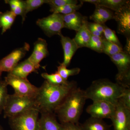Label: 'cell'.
Returning <instances> with one entry per match:
<instances>
[{"mask_svg": "<svg viewBox=\"0 0 130 130\" xmlns=\"http://www.w3.org/2000/svg\"><path fill=\"white\" fill-rule=\"evenodd\" d=\"M125 88L108 79H101L93 81L84 91L87 99L93 102H107L116 105Z\"/></svg>", "mask_w": 130, "mask_h": 130, "instance_id": "cell-3", "label": "cell"}, {"mask_svg": "<svg viewBox=\"0 0 130 130\" xmlns=\"http://www.w3.org/2000/svg\"><path fill=\"white\" fill-rule=\"evenodd\" d=\"M16 16L11 11H7L5 12H0V28L2 29V35L11 29Z\"/></svg>", "mask_w": 130, "mask_h": 130, "instance_id": "cell-21", "label": "cell"}, {"mask_svg": "<svg viewBox=\"0 0 130 130\" xmlns=\"http://www.w3.org/2000/svg\"><path fill=\"white\" fill-rule=\"evenodd\" d=\"M110 58L118 69L116 83L124 88H130V54L123 50Z\"/></svg>", "mask_w": 130, "mask_h": 130, "instance_id": "cell-6", "label": "cell"}, {"mask_svg": "<svg viewBox=\"0 0 130 130\" xmlns=\"http://www.w3.org/2000/svg\"><path fill=\"white\" fill-rule=\"evenodd\" d=\"M114 130H130V109L117 103L113 116L111 119Z\"/></svg>", "mask_w": 130, "mask_h": 130, "instance_id": "cell-11", "label": "cell"}, {"mask_svg": "<svg viewBox=\"0 0 130 130\" xmlns=\"http://www.w3.org/2000/svg\"><path fill=\"white\" fill-rule=\"evenodd\" d=\"M103 53L109 57L123 51L122 47L108 41L103 37Z\"/></svg>", "mask_w": 130, "mask_h": 130, "instance_id": "cell-25", "label": "cell"}, {"mask_svg": "<svg viewBox=\"0 0 130 130\" xmlns=\"http://www.w3.org/2000/svg\"><path fill=\"white\" fill-rule=\"evenodd\" d=\"M80 2L83 3L84 2L89 3L96 6H98L100 0H82L80 1Z\"/></svg>", "mask_w": 130, "mask_h": 130, "instance_id": "cell-36", "label": "cell"}, {"mask_svg": "<svg viewBox=\"0 0 130 130\" xmlns=\"http://www.w3.org/2000/svg\"><path fill=\"white\" fill-rule=\"evenodd\" d=\"M87 19L78 12L63 15L64 28L77 31Z\"/></svg>", "mask_w": 130, "mask_h": 130, "instance_id": "cell-16", "label": "cell"}, {"mask_svg": "<svg viewBox=\"0 0 130 130\" xmlns=\"http://www.w3.org/2000/svg\"><path fill=\"white\" fill-rule=\"evenodd\" d=\"M7 85L4 80H0V114L3 111L9 94Z\"/></svg>", "mask_w": 130, "mask_h": 130, "instance_id": "cell-28", "label": "cell"}, {"mask_svg": "<svg viewBox=\"0 0 130 130\" xmlns=\"http://www.w3.org/2000/svg\"><path fill=\"white\" fill-rule=\"evenodd\" d=\"M40 112L38 109L28 110L9 118L12 130H38Z\"/></svg>", "mask_w": 130, "mask_h": 130, "instance_id": "cell-5", "label": "cell"}, {"mask_svg": "<svg viewBox=\"0 0 130 130\" xmlns=\"http://www.w3.org/2000/svg\"><path fill=\"white\" fill-rule=\"evenodd\" d=\"M87 20L85 21L81 28L77 31L75 37L73 39L78 48L87 47L91 38V34L87 27Z\"/></svg>", "mask_w": 130, "mask_h": 130, "instance_id": "cell-19", "label": "cell"}, {"mask_svg": "<svg viewBox=\"0 0 130 130\" xmlns=\"http://www.w3.org/2000/svg\"><path fill=\"white\" fill-rule=\"evenodd\" d=\"M126 39H127L126 43V44L125 50H124V51L130 54V38H126Z\"/></svg>", "mask_w": 130, "mask_h": 130, "instance_id": "cell-37", "label": "cell"}, {"mask_svg": "<svg viewBox=\"0 0 130 130\" xmlns=\"http://www.w3.org/2000/svg\"><path fill=\"white\" fill-rule=\"evenodd\" d=\"M48 54L46 41L42 38H39L34 43L33 52L28 59L37 70L41 66L40 62Z\"/></svg>", "mask_w": 130, "mask_h": 130, "instance_id": "cell-13", "label": "cell"}, {"mask_svg": "<svg viewBox=\"0 0 130 130\" xmlns=\"http://www.w3.org/2000/svg\"><path fill=\"white\" fill-rule=\"evenodd\" d=\"M83 5V3L80 2V4L74 5L69 4L58 8H50V11L53 13H60L63 15L71 14L80 9Z\"/></svg>", "mask_w": 130, "mask_h": 130, "instance_id": "cell-24", "label": "cell"}, {"mask_svg": "<svg viewBox=\"0 0 130 130\" xmlns=\"http://www.w3.org/2000/svg\"><path fill=\"white\" fill-rule=\"evenodd\" d=\"M24 1L26 14L29 12L40 7L43 4L47 3V0H26Z\"/></svg>", "mask_w": 130, "mask_h": 130, "instance_id": "cell-32", "label": "cell"}, {"mask_svg": "<svg viewBox=\"0 0 130 130\" xmlns=\"http://www.w3.org/2000/svg\"><path fill=\"white\" fill-rule=\"evenodd\" d=\"M77 3L78 1L76 0H47V2L50 8L61 7L69 4L77 5Z\"/></svg>", "mask_w": 130, "mask_h": 130, "instance_id": "cell-34", "label": "cell"}, {"mask_svg": "<svg viewBox=\"0 0 130 130\" xmlns=\"http://www.w3.org/2000/svg\"><path fill=\"white\" fill-rule=\"evenodd\" d=\"M80 68H74L72 69H68L67 67L63 63H59V65L57 67V72L66 81H68V78L71 76L78 74L80 72Z\"/></svg>", "mask_w": 130, "mask_h": 130, "instance_id": "cell-26", "label": "cell"}, {"mask_svg": "<svg viewBox=\"0 0 130 130\" xmlns=\"http://www.w3.org/2000/svg\"><path fill=\"white\" fill-rule=\"evenodd\" d=\"M113 19L117 23L118 32L125 36L126 38H130V4L115 12Z\"/></svg>", "mask_w": 130, "mask_h": 130, "instance_id": "cell-12", "label": "cell"}, {"mask_svg": "<svg viewBox=\"0 0 130 130\" xmlns=\"http://www.w3.org/2000/svg\"><path fill=\"white\" fill-rule=\"evenodd\" d=\"M103 36L91 35V38L87 47L96 51L99 53H103Z\"/></svg>", "mask_w": 130, "mask_h": 130, "instance_id": "cell-29", "label": "cell"}, {"mask_svg": "<svg viewBox=\"0 0 130 130\" xmlns=\"http://www.w3.org/2000/svg\"><path fill=\"white\" fill-rule=\"evenodd\" d=\"M33 109H38L35 99L14 94H9L3 110L4 118H10Z\"/></svg>", "mask_w": 130, "mask_h": 130, "instance_id": "cell-4", "label": "cell"}, {"mask_svg": "<svg viewBox=\"0 0 130 130\" xmlns=\"http://www.w3.org/2000/svg\"><path fill=\"white\" fill-rule=\"evenodd\" d=\"M129 4H130V1L127 0H100L98 6L116 12Z\"/></svg>", "mask_w": 130, "mask_h": 130, "instance_id": "cell-23", "label": "cell"}, {"mask_svg": "<svg viewBox=\"0 0 130 130\" xmlns=\"http://www.w3.org/2000/svg\"><path fill=\"white\" fill-rule=\"evenodd\" d=\"M59 36L60 37L61 42L64 51V61L62 63L67 67L78 48L73 39L64 36L61 33Z\"/></svg>", "mask_w": 130, "mask_h": 130, "instance_id": "cell-14", "label": "cell"}, {"mask_svg": "<svg viewBox=\"0 0 130 130\" xmlns=\"http://www.w3.org/2000/svg\"><path fill=\"white\" fill-rule=\"evenodd\" d=\"M42 77L49 83L54 85H62L67 84L69 81L63 79L57 72L52 74L43 73L41 74Z\"/></svg>", "mask_w": 130, "mask_h": 130, "instance_id": "cell-27", "label": "cell"}, {"mask_svg": "<svg viewBox=\"0 0 130 130\" xmlns=\"http://www.w3.org/2000/svg\"><path fill=\"white\" fill-rule=\"evenodd\" d=\"M30 48L29 44L25 43L21 47L17 48L0 60V76L3 72L9 73L25 56Z\"/></svg>", "mask_w": 130, "mask_h": 130, "instance_id": "cell-9", "label": "cell"}, {"mask_svg": "<svg viewBox=\"0 0 130 130\" xmlns=\"http://www.w3.org/2000/svg\"><path fill=\"white\" fill-rule=\"evenodd\" d=\"M118 102L126 108L130 109V88H126L119 98Z\"/></svg>", "mask_w": 130, "mask_h": 130, "instance_id": "cell-33", "label": "cell"}, {"mask_svg": "<svg viewBox=\"0 0 130 130\" xmlns=\"http://www.w3.org/2000/svg\"><path fill=\"white\" fill-rule=\"evenodd\" d=\"M38 121V130H63L54 113H41Z\"/></svg>", "mask_w": 130, "mask_h": 130, "instance_id": "cell-15", "label": "cell"}, {"mask_svg": "<svg viewBox=\"0 0 130 130\" xmlns=\"http://www.w3.org/2000/svg\"><path fill=\"white\" fill-rule=\"evenodd\" d=\"M79 126L82 130H110V126L103 120L91 117Z\"/></svg>", "mask_w": 130, "mask_h": 130, "instance_id": "cell-20", "label": "cell"}, {"mask_svg": "<svg viewBox=\"0 0 130 130\" xmlns=\"http://www.w3.org/2000/svg\"><path fill=\"white\" fill-rule=\"evenodd\" d=\"M95 7L94 11L90 17L94 23L103 25L108 20L113 19L114 13L110 9L100 6Z\"/></svg>", "mask_w": 130, "mask_h": 130, "instance_id": "cell-18", "label": "cell"}, {"mask_svg": "<svg viewBox=\"0 0 130 130\" xmlns=\"http://www.w3.org/2000/svg\"><path fill=\"white\" fill-rule=\"evenodd\" d=\"M63 130H82L78 124L71 123H61Z\"/></svg>", "mask_w": 130, "mask_h": 130, "instance_id": "cell-35", "label": "cell"}, {"mask_svg": "<svg viewBox=\"0 0 130 130\" xmlns=\"http://www.w3.org/2000/svg\"><path fill=\"white\" fill-rule=\"evenodd\" d=\"M6 4H8L11 7V11L14 14L20 15L22 18V23L25 19L26 14L25 13V1L21 0H5Z\"/></svg>", "mask_w": 130, "mask_h": 130, "instance_id": "cell-22", "label": "cell"}, {"mask_svg": "<svg viewBox=\"0 0 130 130\" xmlns=\"http://www.w3.org/2000/svg\"><path fill=\"white\" fill-rule=\"evenodd\" d=\"M37 25L42 29L47 36L51 37L55 35L61 34L64 28L63 15L53 13L47 17L38 19Z\"/></svg>", "mask_w": 130, "mask_h": 130, "instance_id": "cell-8", "label": "cell"}, {"mask_svg": "<svg viewBox=\"0 0 130 130\" xmlns=\"http://www.w3.org/2000/svg\"><path fill=\"white\" fill-rule=\"evenodd\" d=\"M87 100L84 90L77 87L71 91L54 112L61 123L78 124Z\"/></svg>", "mask_w": 130, "mask_h": 130, "instance_id": "cell-2", "label": "cell"}, {"mask_svg": "<svg viewBox=\"0 0 130 130\" xmlns=\"http://www.w3.org/2000/svg\"><path fill=\"white\" fill-rule=\"evenodd\" d=\"M105 24L87 22V25L91 34L93 36L102 37Z\"/></svg>", "mask_w": 130, "mask_h": 130, "instance_id": "cell-31", "label": "cell"}, {"mask_svg": "<svg viewBox=\"0 0 130 130\" xmlns=\"http://www.w3.org/2000/svg\"><path fill=\"white\" fill-rule=\"evenodd\" d=\"M5 81L8 86H11L14 89V94L20 96L36 99L39 88L32 84L27 78H23L8 73Z\"/></svg>", "mask_w": 130, "mask_h": 130, "instance_id": "cell-7", "label": "cell"}, {"mask_svg": "<svg viewBox=\"0 0 130 130\" xmlns=\"http://www.w3.org/2000/svg\"><path fill=\"white\" fill-rule=\"evenodd\" d=\"M0 130H3L1 126V125H0Z\"/></svg>", "mask_w": 130, "mask_h": 130, "instance_id": "cell-38", "label": "cell"}, {"mask_svg": "<svg viewBox=\"0 0 130 130\" xmlns=\"http://www.w3.org/2000/svg\"><path fill=\"white\" fill-rule=\"evenodd\" d=\"M103 35L104 36L103 38L107 41L111 42L119 46L122 47L120 42L117 37L115 32L105 25L104 26Z\"/></svg>", "mask_w": 130, "mask_h": 130, "instance_id": "cell-30", "label": "cell"}, {"mask_svg": "<svg viewBox=\"0 0 130 130\" xmlns=\"http://www.w3.org/2000/svg\"><path fill=\"white\" fill-rule=\"evenodd\" d=\"M116 105L103 101L93 102L91 105L87 107L86 111L92 118L102 120L111 119L115 112Z\"/></svg>", "mask_w": 130, "mask_h": 130, "instance_id": "cell-10", "label": "cell"}, {"mask_svg": "<svg viewBox=\"0 0 130 130\" xmlns=\"http://www.w3.org/2000/svg\"><path fill=\"white\" fill-rule=\"evenodd\" d=\"M34 65L28 59H26L18 65L13 68L11 73L13 76L23 78H27V77L30 73L37 72Z\"/></svg>", "mask_w": 130, "mask_h": 130, "instance_id": "cell-17", "label": "cell"}, {"mask_svg": "<svg viewBox=\"0 0 130 130\" xmlns=\"http://www.w3.org/2000/svg\"><path fill=\"white\" fill-rule=\"evenodd\" d=\"M76 87L77 83L74 81H69L67 84L54 85L45 80L39 88L35 99L40 113L54 112L67 96Z\"/></svg>", "mask_w": 130, "mask_h": 130, "instance_id": "cell-1", "label": "cell"}]
</instances>
